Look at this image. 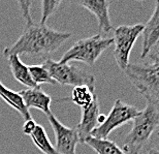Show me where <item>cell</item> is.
Wrapping results in <instances>:
<instances>
[{
    "label": "cell",
    "mask_w": 159,
    "mask_h": 154,
    "mask_svg": "<svg viewBox=\"0 0 159 154\" xmlns=\"http://www.w3.org/2000/svg\"><path fill=\"white\" fill-rule=\"evenodd\" d=\"M71 37L69 32H60L35 23L26 24L23 33L12 46L5 48L3 56L22 54L30 56H47L55 52Z\"/></svg>",
    "instance_id": "1"
},
{
    "label": "cell",
    "mask_w": 159,
    "mask_h": 154,
    "mask_svg": "<svg viewBox=\"0 0 159 154\" xmlns=\"http://www.w3.org/2000/svg\"><path fill=\"white\" fill-rule=\"evenodd\" d=\"M132 128L123 141L126 154H141L159 126V104L147 100L144 110L132 120Z\"/></svg>",
    "instance_id": "2"
},
{
    "label": "cell",
    "mask_w": 159,
    "mask_h": 154,
    "mask_svg": "<svg viewBox=\"0 0 159 154\" xmlns=\"http://www.w3.org/2000/svg\"><path fill=\"white\" fill-rule=\"evenodd\" d=\"M113 44V38L103 37L101 34L83 38L75 41L70 49L65 52L60 62L69 63L80 61L88 66H93L104 51Z\"/></svg>",
    "instance_id": "3"
},
{
    "label": "cell",
    "mask_w": 159,
    "mask_h": 154,
    "mask_svg": "<svg viewBox=\"0 0 159 154\" xmlns=\"http://www.w3.org/2000/svg\"><path fill=\"white\" fill-rule=\"evenodd\" d=\"M124 72L147 100L159 104V69L150 63H129Z\"/></svg>",
    "instance_id": "4"
},
{
    "label": "cell",
    "mask_w": 159,
    "mask_h": 154,
    "mask_svg": "<svg viewBox=\"0 0 159 154\" xmlns=\"http://www.w3.org/2000/svg\"><path fill=\"white\" fill-rule=\"evenodd\" d=\"M43 67L49 72L51 78L56 84L61 86H89L95 87V77L87 70L80 68L69 63L54 61L52 59L44 60Z\"/></svg>",
    "instance_id": "5"
},
{
    "label": "cell",
    "mask_w": 159,
    "mask_h": 154,
    "mask_svg": "<svg viewBox=\"0 0 159 154\" xmlns=\"http://www.w3.org/2000/svg\"><path fill=\"white\" fill-rule=\"evenodd\" d=\"M144 30V24L121 25L114 29V58L121 70H125L129 64V57L135 40Z\"/></svg>",
    "instance_id": "6"
},
{
    "label": "cell",
    "mask_w": 159,
    "mask_h": 154,
    "mask_svg": "<svg viewBox=\"0 0 159 154\" xmlns=\"http://www.w3.org/2000/svg\"><path fill=\"white\" fill-rule=\"evenodd\" d=\"M142 110L134 105L125 104L121 99H116L110 113L106 116V120L97 128H95L91 137L96 139H107L110 133L117 127L122 126L125 123L132 121L139 116Z\"/></svg>",
    "instance_id": "7"
},
{
    "label": "cell",
    "mask_w": 159,
    "mask_h": 154,
    "mask_svg": "<svg viewBox=\"0 0 159 154\" xmlns=\"http://www.w3.org/2000/svg\"><path fill=\"white\" fill-rule=\"evenodd\" d=\"M48 120L53 128L55 133L56 144L55 149L59 154H77L75 149L80 143L77 129L65 126L57 119V117L53 113L48 115Z\"/></svg>",
    "instance_id": "8"
},
{
    "label": "cell",
    "mask_w": 159,
    "mask_h": 154,
    "mask_svg": "<svg viewBox=\"0 0 159 154\" xmlns=\"http://www.w3.org/2000/svg\"><path fill=\"white\" fill-rule=\"evenodd\" d=\"M100 115V105L98 97L94 98V100L90 105L85 108H82L81 120L77 125V129L80 143L84 144L85 141L91 137L95 128L99 126L98 124V116Z\"/></svg>",
    "instance_id": "9"
},
{
    "label": "cell",
    "mask_w": 159,
    "mask_h": 154,
    "mask_svg": "<svg viewBox=\"0 0 159 154\" xmlns=\"http://www.w3.org/2000/svg\"><path fill=\"white\" fill-rule=\"evenodd\" d=\"M143 48L141 58H146L159 44V0L155 2V8L151 18L144 24Z\"/></svg>",
    "instance_id": "10"
},
{
    "label": "cell",
    "mask_w": 159,
    "mask_h": 154,
    "mask_svg": "<svg viewBox=\"0 0 159 154\" xmlns=\"http://www.w3.org/2000/svg\"><path fill=\"white\" fill-rule=\"evenodd\" d=\"M79 5L83 6L89 12H91L97 19L98 29L101 32L107 33L113 30V25L111 23L109 8L111 1H92V0H81L77 2Z\"/></svg>",
    "instance_id": "11"
},
{
    "label": "cell",
    "mask_w": 159,
    "mask_h": 154,
    "mask_svg": "<svg viewBox=\"0 0 159 154\" xmlns=\"http://www.w3.org/2000/svg\"><path fill=\"white\" fill-rule=\"evenodd\" d=\"M19 94L23 98L24 104L28 110L30 108L37 109V110L46 114L47 116L52 113L50 109L52 97L48 95L46 92H43L40 87L24 89V90H21L19 92Z\"/></svg>",
    "instance_id": "12"
},
{
    "label": "cell",
    "mask_w": 159,
    "mask_h": 154,
    "mask_svg": "<svg viewBox=\"0 0 159 154\" xmlns=\"http://www.w3.org/2000/svg\"><path fill=\"white\" fill-rule=\"evenodd\" d=\"M7 58V61L9 64V68L14 76V78L17 80L19 83H21L22 85L26 86L28 88H36L39 87L35 83L33 82V80L31 79L29 69L26 64H24L21 61L20 56L18 55H11Z\"/></svg>",
    "instance_id": "13"
},
{
    "label": "cell",
    "mask_w": 159,
    "mask_h": 154,
    "mask_svg": "<svg viewBox=\"0 0 159 154\" xmlns=\"http://www.w3.org/2000/svg\"><path fill=\"white\" fill-rule=\"evenodd\" d=\"M0 98L11 105L14 110L17 111L24 118L25 121L32 119L29 110L26 108V105H25L23 101V98L21 97L19 92H16L11 90V89L5 87L1 81H0Z\"/></svg>",
    "instance_id": "14"
},
{
    "label": "cell",
    "mask_w": 159,
    "mask_h": 154,
    "mask_svg": "<svg viewBox=\"0 0 159 154\" xmlns=\"http://www.w3.org/2000/svg\"><path fill=\"white\" fill-rule=\"evenodd\" d=\"M84 144L91 147L96 154H126L121 147L109 139H96L89 137Z\"/></svg>",
    "instance_id": "15"
},
{
    "label": "cell",
    "mask_w": 159,
    "mask_h": 154,
    "mask_svg": "<svg viewBox=\"0 0 159 154\" xmlns=\"http://www.w3.org/2000/svg\"><path fill=\"white\" fill-rule=\"evenodd\" d=\"M97 94L95 92V87H89V86H77L74 87L71 91V95L69 99L75 105H79L80 108H85L91 104L96 97Z\"/></svg>",
    "instance_id": "16"
},
{
    "label": "cell",
    "mask_w": 159,
    "mask_h": 154,
    "mask_svg": "<svg viewBox=\"0 0 159 154\" xmlns=\"http://www.w3.org/2000/svg\"><path fill=\"white\" fill-rule=\"evenodd\" d=\"M32 140L33 144L37 147V149L43 154H59L56 151L55 147L50 142V139L44 130V128L37 124L33 133L29 136Z\"/></svg>",
    "instance_id": "17"
},
{
    "label": "cell",
    "mask_w": 159,
    "mask_h": 154,
    "mask_svg": "<svg viewBox=\"0 0 159 154\" xmlns=\"http://www.w3.org/2000/svg\"><path fill=\"white\" fill-rule=\"evenodd\" d=\"M28 69H29L31 79L33 80V82L37 86H39L40 84H56V82L51 78L49 72L44 68L43 64H40V65H30L28 66Z\"/></svg>",
    "instance_id": "18"
},
{
    "label": "cell",
    "mask_w": 159,
    "mask_h": 154,
    "mask_svg": "<svg viewBox=\"0 0 159 154\" xmlns=\"http://www.w3.org/2000/svg\"><path fill=\"white\" fill-rule=\"evenodd\" d=\"M62 4L59 0H43L41 1V19L40 25H46L48 19L58 11L59 6Z\"/></svg>",
    "instance_id": "19"
},
{
    "label": "cell",
    "mask_w": 159,
    "mask_h": 154,
    "mask_svg": "<svg viewBox=\"0 0 159 154\" xmlns=\"http://www.w3.org/2000/svg\"><path fill=\"white\" fill-rule=\"evenodd\" d=\"M19 5L21 7V12L23 15V17L26 21V24L32 23V19H31V15H30V6H31V1H19Z\"/></svg>",
    "instance_id": "20"
},
{
    "label": "cell",
    "mask_w": 159,
    "mask_h": 154,
    "mask_svg": "<svg viewBox=\"0 0 159 154\" xmlns=\"http://www.w3.org/2000/svg\"><path fill=\"white\" fill-rule=\"evenodd\" d=\"M36 125H37L36 122L33 119L27 120V121H25V123L23 125V128H22V130H23V133L25 134H27V136H30V134L33 133V130L35 129Z\"/></svg>",
    "instance_id": "21"
},
{
    "label": "cell",
    "mask_w": 159,
    "mask_h": 154,
    "mask_svg": "<svg viewBox=\"0 0 159 154\" xmlns=\"http://www.w3.org/2000/svg\"><path fill=\"white\" fill-rule=\"evenodd\" d=\"M149 55H150V59H151L150 64L152 66H154L155 68L159 69V56L153 55V54H149Z\"/></svg>",
    "instance_id": "22"
},
{
    "label": "cell",
    "mask_w": 159,
    "mask_h": 154,
    "mask_svg": "<svg viewBox=\"0 0 159 154\" xmlns=\"http://www.w3.org/2000/svg\"><path fill=\"white\" fill-rule=\"evenodd\" d=\"M146 154H159V150L156 148H150Z\"/></svg>",
    "instance_id": "23"
},
{
    "label": "cell",
    "mask_w": 159,
    "mask_h": 154,
    "mask_svg": "<svg viewBox=\"0 0 159 154\" xmlns=\"http://www.w3.org/2000/svg\"><path fill=\"white\" fill-rule=\"evenodd\" d=\"M150 54H153V55H157V56H159V44H157L156 47L154 48L153 50L151 51V53Z\"/></svg>",
    "instance_id": "24"
},
{
    "label": "cell",
    "mask_w": 159,
    "mask_h": 154,
    "mask_svg": "<svg viewBox=\"0 0 159 154\" xmlns=\"http://www.w3.org/2000/svg\"><path fill=\"white\" fill-rule=\"evenodd\" d=\"M156 133H157V136L159 137V126H158V128H157V130H156Z\"/></svg>",
    "instance_id": "25"
}]
</instances>
